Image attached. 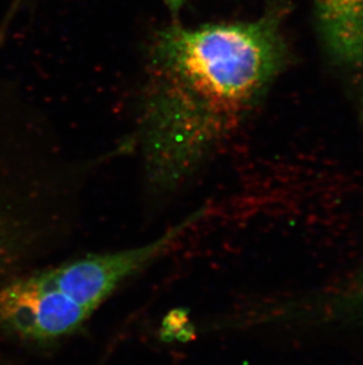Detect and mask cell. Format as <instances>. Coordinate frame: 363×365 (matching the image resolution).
Masks as SVG:
<instances>
[{
	"label": "cell",
	"mask_w": 363,
	"mask_h": 365,
	"mask_svg": "<svg viewBox=\"0 0 363 365\" xmlns=\"http://www.w3.org/2000/svg\"><path fill=\"white\" fill-rule=\"evenodd\" d=\"M285 63L274 16L183 25L154 35L138 114L145 200H176L209 165Z\"/></svg>",
	"instance_id": "obj_1"
},
{
	"label": "cell",
	"mask_w": 363,
	"mask_h": 365,
	"mask_svg": "<svg viewBox=\"0 0 363 365\" xmlns=\"http://www.w3.org/2000/svg\"><path fill=\"white\" fill-rule=\"evenodd\" d=\"M199 208L154 238L21 273L0 287V327L32 348L66 344L122 287L170 253L206 217Z\"/></svg>",
	"instance_id": "obj_2"
},
{
	"label": "cell",
	"mask_w": 363,
	"mask_h": 365,
	"mask_svg": "<svg viewBox=\"0 0 363 365\" xmlns=\"http://www.w3.org/2000/svg\"><path fill=\"white\" fill-rule=\"evenodd\" d=\"M78 195L48 174L0 195V279L4 284L65 250L80 230Z\"/></svg>",
	"instance_id": "obj_3"
},
{
	"label": "cell",
	"mask_w": 363,
	"mask_h": 365,
	"mask_svg": "<svg viewBox=\"0 0 363 365\" xmlns=\"http://www.w3.org/2000/svg\"><path fill=\"white\" fill-rule=\"evenodd\" d=\"M323 45L337 64L363 70V0H316Z\"/></svg>",
	"instance_id": "obj_4"
},
{
	"label": "cell",
	"mask_w": 363,
	"mask_h": 365,
	"mask_svg": "<svg viewBox=\"0 0 363 365\" xmlns=\"http://www.w3.org/2000/svg\"><path fill=\"white\" fill-rule=\"evenodd\" d=\"M347 300L350 307L363 318V269L347 284Z\"/></svg>",
	"instance_id": "obj_5"
},
{
	"label": "cell",
	"mask_w": 363,
	"mask_h": 365,
	"mask_svg": "<svg viewBox=\"0 0 363 365\" xmlns=\"http://www.w3.org/2000/svg\"><path fill=\"white\" fill-rule=\"evenodd\" d=\"M162 1H163L167 9L170 11V14L176 19V18L179 17V12H181L182 9L184 6L186 0H162Z\"/></svg>",
	"instance_id": "obj_6"
},
{
	"label": "cell",
	"mask_w": 363,
	"mask_h": 365,
	"mask_svg": "<svg viewBox=\"0 0 363 365\" xmlns=\"http://www.w3.org/2000/svg\"><path fill=\"white\" fill-rule=\"evenodd\" d=\"M23 1L24 0H14V3L12 4V7L10 9V12L7 14L6 21H10L11 16H14V12L17 11L18 7L21 6Z\"/></svg>",
	"instance_id": "obj_7"
}]
</instances>
